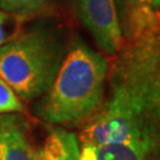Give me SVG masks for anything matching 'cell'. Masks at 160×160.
Instances as JSON below:
<instances>
[{
  "mask_svg": "<svg viewBox=\"0 0 160 160\" xmlns=\"http://www.w3.org/2000/svg\"><path fill=\"white\" fill-rule=\"evenodd\" d=\"M108 61L77 42L64 56L57 76L36 108L42 120L56 126H80L103 102Z\"/></svg>",
  "mask_w": 160,
  "mask_h": 160,
  "instance_id": "obj_2",
  "label": "cell"
},
{
  "mask_svg": "<svg viewBox=\"0 0 160 160\" xmlns=\"http://www.w3.org/2000/svg\"><path fill=\"white\" fill-rule=\"evenodd\" d=\"M0 160H38L26 123L13 113L0 114Z\"/></svg>",
  "mask_w": 160,
  "mask_h": 160,
  "instance_id": "obj_6",
  "label": "cell"
},
{
  "mask_svg": "<svg viewBox=\"0 0 160 160\" xmlns=\"http://www.w3.org/2000/svg\"><path fill=\"white\" fill-rule=\"evenodd\" d=\"M152 155L133 143L81 145L82 160H148Z\"/></svg>",
  "mask_w": 160,
  "mask_h": 160,
  "instance_id": "obj_8",
  "label": "cell"
},
{
  "mask_svg": "<svg viewBox=\"0 0 160 160\" xmlns=\"http://www.w3.org/2000/svg\"><path fill=\"white\" fill-rule=\"evenodd\" d=\"M63 59L57 34L34 26L0 46V78L22 100H33L48 92Z\"/></svg>",
  "mask_w": 160,
  "mask_h": 160,
  "instance_id": "obj_3",
  "label": "cell"
},
{
  "mask_svg": "<svg viewBox=\"0 0 160 160\" xmlns=\"http://www.w3.org/2000/svg\"><path fill=\"white\" fill-rule=\"evenodd\" d=\"M77 16L97 46L114 57L123 44L115 0H72Z\"/></svg>",
  "mask_w": 160,
  "mask_h": 160,
  "instance_id": "obj_4",
  "label": "cell"
},
{
  "mask_svg": "<svg viewBox=\"0 0 160 160\" xmlns=\"http://www.w3.org/2000/svg\"><path fill=\"white\" fill-rule=\"evenodd\" d=\"M23 103L7 83L0 78V114L23 112Z\"/></svg>",
  "mask_w": 160,
  "mask_h": 160,
  "instance_id": "obj_10",
  "label": "cell"
},
{
  "mask_svg": "<svg viewBox=\"0 0 160 160\" xmlns=\"http://www.w3.org/2000/svg\"><path fill=\"white\" fill-rule=\"evenodd\" d=\"M148 160H160V148L158 149L157 152H154V153L152 154V157H151Z\"/></svg>",
  "mask_w": 160,
  "mask_h": 160,
  "instance_id": "obj_12",
  "label": "cell"
},
{
  "mask_svg": "<svg viewBox=\"0 0 160 160\" xmlns=\"http://www.w3.org/2000/svg\"><path fill=\"white\" fill-rule=\"evenodd\" d=\"M123 39L160 31V0H115Z\"/></svg>",
  "mask_w": 160,
  "mask_h": 160,
  "instance_id": "obj_5",
  "label": "cell"
},
{
  "mask_svg": "<svg viewBox=\"0 0 160 160\" xmlns=\"http://www.w3.org/2000/svg\"><path fill=\"white\" fill-rule=\"evenodd\" d=\"M46 0H0V10L17 17L28 18L38 14Z\"/></svg>",
  "mask_w": 160,
  "mask_h": 160,
  "instance_id": "obj_9",
  "label": "cell"
},
{
  "mask_svg": "<svg viewBox=\"0 0 160 160\" xmlns=\"http://www.w3.org/2000/svg\"><path fill=\"white\" fill-rule=\"evenodd\" d=\"M7 13L0 10V46L7 43L11 38L12 30H13V22Z\"/></svg>",
  "mask_w": 160,
  "mask_h": 160,
  "instance_id": "obj_11",
  "label": "cell"
},
{
  "mask_svg": "<svg viewBox=\"0 0 160 160\" xmlns=\"http://www.w3.org/2000/svg\"><path fill=\"white\" fill-rule=\"evenodd\" d=\"M38 160H82L78 137L67 128H51L38 151Z\"/></svg>",
  "mask_w": 160,
  "mask_h": 160,
  "instance_id": "obj_7",
  "label": "cell"
},
{
  "mask_svg": "<svg viewBox=\"0 0 160 160\" xmlns=\"http://www.w3.org/2000/svg\"><path fill=\"white\" fill-rule=\"evenodd\" d=\"M108 97L83 125L81 145L133 143L160 148V31L123 39Z\"/></svg>",
  "mask_w": 160,
  "mask_h": 160,
  "instance_id": "obj_1",
  "label": "cell"
}]
</instances>
